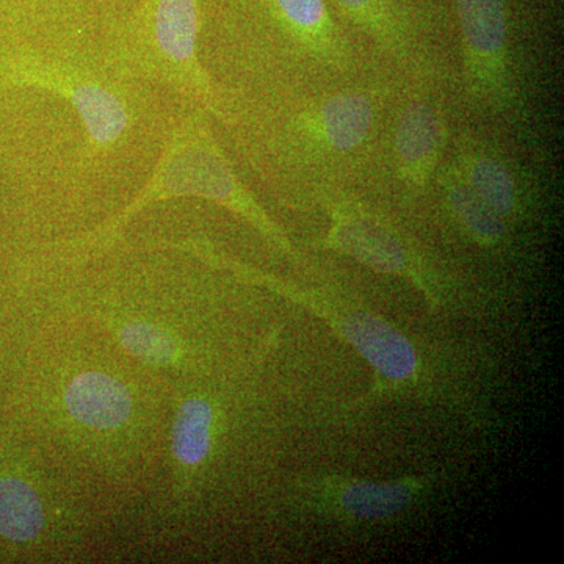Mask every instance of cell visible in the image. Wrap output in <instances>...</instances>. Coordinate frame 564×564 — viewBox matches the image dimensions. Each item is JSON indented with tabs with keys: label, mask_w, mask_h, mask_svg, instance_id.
I'll list each match as a JSON object with an SVG mask.
<instances>
[{
	"label": "cell",
	"mask_w": 564,
	"mask_h": 564,
	"mask_svg": "<svg viewBox=\"0 0 564 564\" xmlns=\"http://www.w3.org/2000/svg\"><path fill=\"white\" fill-rule=\"evenodd\" d=\"M445 74L403 76L378 141L369 184L417 202L432 192L454 132L444 91Z\"/></svg>",
	"instance_id": "3"
},
{
	"label": "cell",
	"mask_w": 564,
	"mask_h": 564,
	"mask_svg": "<svg viewBox=\"0 0 564 564\" xmlns=\"http://www.w3.org/2000/svg\"><path fill=\"white\" fill-rule=\"evenodd\" d=\"M432 192L464 239L480 248H497L507 242L511 226L470 191L447 158L434 177Z\"/></svg>",
	"instance_id": "12"
},
{
	"label": "cell",
	"mask_w": 564,
	"mask_h": 564,
	"mask_svg": "<svg viewBox=\"0 0 564 564\" xmlns=\"http://www.w3.org/2000/svg\"><path fill=\"white\" fill-rule=\"evenodd\" d=\"M314 202L329 218L326 248L355 259L373 272L404 278L421 285L423 291H432L433 270L410 236L380 207L350 188L323 191Z\"/></svg>",
	"instance_id": "7"
},
{
	"label": "cell",
	"mask_w": 564,
	"mask_h": 564,
	"mask_svg": "<svg viewBox=\"0 0 564 564\" xmlns=\"http://www.w3.org/2000/svg\"><path fill=\"white\" fill-rule=\"evenodd\" d=\"M400 74L377 69L358 80L300 91L274 132L278 162L315 198L369 181Z\"/></svg>",
	"instance_id": "1"
},
{
	"label": "cell",
	"mask_w": 564,
	"mask_h": 564,
	"mask_svg": "<svg viewBox=\"0 0 564 564\" xmlns=\"http://www.w3.org/2000/svg\"><path fill=\"white\" fill-rule=\"evenodd\" d=\"M447 161L470 191L508 225H516L533 214L538 181L500 141L464 129L452 139Z\"/></svg>",
	"instance_id": "9"
},
{
	"label": "cell",
	"mask_w": 564,
	"mask_h": 564,
	"mask_svg": "<svg viewBox=\"0 0 564 564\" xmlns=\"http://www.w3.org/2000/svg\"><path fill=\"white\" fill-rule=\"evenodd\" d=\"M172 198H202L225 207L250 223L282 252L295 256L288 237L237 176L231 161L210 131L206 111L199 109L184 118L170 133L151 180L132 203L101 228L66 245L58 254L65 261H79L113 242L139 212Z\"/></svg>",
	"instance_id": "2"
},
{
	"label": "cell",
	"mask_w": 564,
	"mask_h": 564,
	"mask_svg": "<svg viewBox=\"0 0 564 564\" xmlns=\"http://www.w3.org/2000/svg\"><path fill=\"white\" fill-rule=\"evenodd\" d=\"M322 315L336 318L337 329L370 366L391 383H408L419 373V355L413 343L395 326L367 311L339 313L332 300H323Z\"/></svg>",
	"instance_id": "11"
},
{
	"label": "cell",
	"mask_w": 564,
	"mask_h": 564,
	"mask_svg": "<svg viewBox=\"0 0 564 564\" xmlns=\"http://www.w3.org/2000/svg\"><path fill=\"white\" fill-rule=\"evenodd\" d=\"M120 339L131 355L155 366H170L180 356L176 340L151 323H128L121 328Z\"/></svg>",
	"instance_id": "17"
},
{
	"label": "cell",
	"mask_w": 564,
	"mask_h": 564,
	"mask_svg": "<svg viewBox=\"0 0 564 564\" xmlns=\"http://www.w3.org/2000/svg\"><path fill=\"white\" fill-rule=\"evenodd\" d=\"M0 76L17 87L52 93L68 101L95 151L117 147L131 126L132 113L120 91L73 63L17 54L2 62Z\"/></svg>",
	"instance_id": "8"
},
{
	"label": "cell",
	"mask_w": 564,
	"mask_h": 564,
	"mask_svg": "<svg viewBox=\"0 0 564 564\" xmlns=\"http://www.w3.org/2000/svg\"><path fill=\"white\" fill-rule=\"evenodd\" d=\"M214 411L203 399L182 403L173 429V452L182 466L196 467L207 458L212 445Z\"/></svg>",
	"instance_id": "16"
},
{
	"label": "cell",
	"mask_w": 564,
	"mask_h": 564,
	"mask_svg": "<svg viewBox=\"0 0 564 564\" xmlns=\"http://www.w3.org/2000/svg\"><path fill=\"white\" fill-rule=\"evenodd\" d=\"M348 24L372 44L375 57L400 76L445 74L440 52L400 0H333Z\"/></svg>",
	"instance_id": "10"
},
{
	"label": "cell",
	"mask_w": 564,
	"mask_h": 564,
	"mask_svg": "<svg viewBox=\"0 0 564 564\" xmlns=\"http://www.w3.org/2000/svg\"><path fill=\"white\" fill-rule=\"evenodd\" d=\"M198 0H143L128 36L129 62L221 122L236 121L198 55Z\"/></svg>",
	"instance_id": "4"
},
{
	"label": "cell",
	"mask_w": 564,
	"mask_h": 564,
	"mask_svg": "<svg viewBox=\"0 0 564 564\" xmlns=\"http://www.w3.org/2000/svg\"><path fill=\"white\" fill-rule=\"evenodd\" d=\"M65 404L76 421L96 430L118 429L132 413L128 388L117 378L99 372L77 375L66 388Z\"/></svg>",
	"instance_id": "13"
},
{
	"label": "cell",
	"mask_w": 564,
	"mask_h": 564,
	"mask_svg": "<svg viewBox=\"0 0 564 564\" xmlns=\"http://www.w3.org/2000/svg\"><path fill=\"white\" fill-rule=\"evenodd\" d=\"M300 91L321 90L375 73L358 44L334 20L326 0H262Z\"/></svg>",
	"instance_id": "6"
},
{
	"label": "cell",
	"mask_w": 564,
	"mask_h": 564,
	"mask_svg": "<svg viewBox=\"0 0 564 564\" xmlns=\"http://www.w3.org/2000/svg\"><path fill=\"white\" fill-rule=\"evenodd\" d=\"M463 98L480 118L524 132L527 104L516 79L507 0H454Z\"/></svg>",
	"instance_id": "5"
},
{
	"label": "cell",
	"mask_w": 564,
	"mask_h": 564,
	"mask_svg": "<svg viewBox=\"0 0 564 564\" xmlns=\"http://www.w3.org/2000/svg\"><path fill=\"white\" fill-rule=\"evenodd\" d=\"M419 489L410 480L344 481L337 485L336 507L356 521H384L406 510Z\"/></svg>",
	"instance_id": "14"
},
{
	"label": "cell",
	"mask_w": 564,
	"mask_h": 564,
	"mask_svg": "<svg viewBox=\"0 0 564 564\" xmlns=\"http://www.w3.org/2000/svg\"><path fill=\"white\" fill-rule=\"evenodd\" d=\"M44 524L43 505L28 481L13 475L0 477V536L29 543Z\"/></svg>",
	"instance_id": "15"
}]
</instances>
